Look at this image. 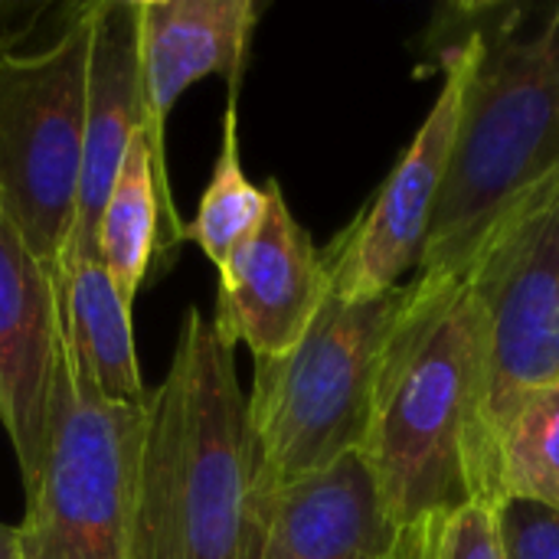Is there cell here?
I'll list each match as a JSON object with an SVG mask.
<instances>
[{
  "mask_svg": "<svg viewBox=\"0 0 559 559\" xmlns=\"http://www.w3.org/2000/svg\"><path fill=\"white\" fill-rule=\"evenodd\" d=\"M449 29L472 39L445 187L416 288L459 282L491 229L559 170V3L455 7Z\"/></svg>",
  "mask_w": 559,
  "mask_h": 559,
  "instance_id": "1",
  "label": "cell"
},
{
  "mask_svg": "<svg viewBox=\"0 0 559 559\" xmlns=\"http://www.w3.org/2000/svg\"><path fill=\"white\" fill-rule=\"evenodd\" d=\"M233 344L187 308L167 377L147 393L131 559H255V436Z\"/></svg>",
  "mask_w": 559,
  "mask_h": 559,
  "instance_id": "2",
  "label": "cell"
},
{
  "mask_svg": "<svg viewBox=\"0 0 559 559\" xmlns=\"http://www.w3.org/2000/svg\"><path fill=\"white\" fill-rule=\"evenodd\" d=\"M481 367L485 318L468 275L442 288L406 282L360 445L396 527L432 524L478 501Z\"/></svg>",
  "mask_w": 559,
  "mask_h": 559,
  "instance_id": "3",
  "label": "cell"
},
{
  "mask_svg": "<svg viewBox=\"0 0 559 559\" xmlns=\"http://www.w3.org/2000/svg\"><path fill=\"white\" fill-rule=\"evenodd\" d=\"M403 305L406 285L364 301L328 292L288 354L255 360L246 400L259 462V524L285 485L360 452L380 364Z\"/></svg>",
  "mask_w": 559,
  "mask_h": 559,
  "instance_id": "4",
  "label": "cell"
},
{
  "mask_svg": "<svg viewBox=\"0 0 559 559\" xmlns=\"http://www.w3.org/2000/svg\"><path fill=\"white\" fill-rule=\"evenodd\" d=\"M465 275L485 318L475 498L495 504L508 426L527 400L559 386V170L491 229Z\"/></svg>",
  "mask_w": 559,
  "mask_h": 559,
  "instance_id": "5",
  "label": "cell"
},
{
  "mask_svg": "<svg viewBox=\"0 0 559 559\" xmlns=\"http://www.w3.org/2000/svg\"><path fill=\"white\" fill-rule=\"evenodd\" d=\"M92 3L36 52L0 46V213L59 275L79 200Z\"/></svg>",
  "mask_w": 559,
  "mask_h": 559,
  "instance_id": "6",
  "label": "cell"
},
{
  "mask_svg": "<svg viewBox=\"0 0 559 559\" xmlns=\"http://www.w3.org/2000/svg\"><path fill=\"white\" fill-rule=\"evenodd\" d=\"M144 406L105 403L59 357L46 455L16 527L23 559H131Z\"/></svg>",
  "mask_w": 559,
  "mask_h": 559,
  "instance_id": "7",
  "label": "cell"
},
{
  "mask_svg": "<svg viewBox=\"0 0 559 559\" xmlns=\"http://www.w3.org/2000/svg\"><path fill=\"white\" fill-rule=\"evenodd\" d=\"M439 33V59L445 79L436 105L373 200L321 252L328 292L337 298L364 301L386 295L406 285L423 259L452 164L462 102L475 59L468 36L449 26Z\"/></svg>",
  "mask_w": 559,
  "mask_h": 559,
  "instance_id": "8",
  "label": "cell"
},
{
  "mask_svg": "<svg viewBox=\"0 0 559 559\" xmlns=\"http://www.w3.org/2000/svg\"><path fill=\"white\" fill-rule=\"evenodd\" d=\"M269 206L255 233L219 269L213 324L226 344H246L252 360L288 354L328 295L321 252L295 219L282 183H265Z\"/></svg>",
  "mask_w": 559,
  "mask_h": 559,
  "instance_id": "9",
  "label": "cell"
},
{
  "mask_svg": "<svg viewBox=\"0 0 559 559\" xmlns=\"http://www.w3.org/2000/svg\"><path fill=\"white\" fill-rule=\"evenodd\" d=\"M436 527H396L364 452H350L269 501L255 559H429Z\"/></svg>",
  "mask_w": 559,
  "mask_h": 559,
  "instance_id": "10",
  "label": "cell"
},
{
  "mask_svg": "<svg viewBox=\"0 0 559 559\" xmlns=\"http://www.w3.org/2000/svg\"><path fill=\"white\" fill-rule=\"evenodd\" d=\"M59 357L56 282L0 213V426L10 436L23 488L36 481L46 455Z\"/></svg>",
  "mask_w": 559,
  "mask_h": 559,
  "instance_id": "11",
  "label": "cell"
},
{
  "mask_svg": "<svg viewBox=\"0 0 559 559\" xmlns=\"http://www.w3.org/2000/svg\"><path fill=\"white\" fill-rule=\"evenodd\" d=\"M138 23L141 0H92L79 200L59 272L75 259H98L95 233L105 200L115 187L131 141L144 131Z\"/></svg>",
  "mask_w": 559,
  "mask_h": 559,
  "instance_id": "12",
  "label": "cell"
},
{
  "mask_svg": "<svg viewBox=\"0 0 559 559\" xmlns=\"http://www.w3.org/2000/svg\"><path fill=\"white\" fill-rule=\"evenodd\" d=\"M259 26L255 0H141V98L144 138L157 174L167 180V115L206 75H223L239 95L249 46Z\"/></svg>",
  "mask_w": 559,
  "mask_h": 559,
  "instance_id": "13",
  "label": "cell"
},
{
  "mask_svg": "<svg viewBox=\"0 0 559 559\" xmlns=\"http://www.w3.org/2000/svg\"><path fill=\"white\" fill-rule=\"evenodd\" d=\"M62 360L72 377L105 403L144 406L147 386L141 380L134 350L131 305L118 295L98 259L69 262L59 278Z\"/></svg>",
  "mask_w": 559,
  "mask_h": 559,
  "instance_id": "14",
  "label": "cell"
},
{
  "mask_svg": "<svg viewBox=\"0 0 559 559\" xmlns=\"http://www.w3.org/2000/svg\"><path fill=\"white\" fill-rule=\"evenodd\" d=\"M183 242V223L174 213L170 187L154 167L144 131L131 141L115 187L105 200L95 255L115 282L118 295L134 308V298L151 272L154 252Z\"/></svg>",
  "mask_w": 559,
  "mask_h": 559,
  "instance_id": "15",
  "label": "cell"
},
{
  "mask_svg": "<svg viewBox=\"0 0 559 559\" xmlns=\"http://www.w3.org/2000/svg\"><path fill=\"white\" fill-rule=\"evenodd\" d=\"M269 206L265 187H255L239 157V95H229L226 115H223V141L213 164V174L206 180V190L197 203V213L190 223H183V242H197L200 252L216 265V272L226 265V259L255 233Z\"/></svg>",
  "mask_w": 559,
  "mask_h": 559,
  "instance_id": "16",
  "label": "cell"
},
{
  "mask_svg": "<svg viewBox=\"0 0 559 559\" xmlns=\"http://www.w3.org/2000/svg\"><path fill=\"white\" fill-rule=\"evenodd\" d=\"M524 498L559 511V386L524 403L495 459V501Z\"/></svg>",
  "mask_w": 559,
  "mask_h": 559,
  "instance_id": "17",
  "label": "cell"
},
{
  "mask_svg": "<svg viewBox=\"0 0 559 559\" xmlns=\"http://www.w3.org/2000/svg\"><path fill=\"white\" fill-rule=\"evenodd\" d=\"M498 537L504 559H559V511L524 501L501 498L495 501Z\"/></svg>",
  "mask_w": 559,
  "mask_h": 559,
  "instance_id": "18",
  "label": "cell"
},
{
  "mask_svg": "<svg viewBox=\"0 0 559 559\" xmlns=\"http://www.w3.org/2000/svg\"><path fill=\"white\" fill-rule=\"evenodd\" d=\"M429 559H504L491 501H465L436 527Z\"/></svg>",
  "mask_w": 559,
  "mask_h": 559,
  "instance_id": "19",
  "label": "cell"
},
{
  "mask_svg": "<svg viewBox=\"0 0 559 559\" xmlns=\"http://www.w3.org/2000/svg\"><path fill=\"white\" fill-rule=\"evenodd\" d=\"M16 13V7L13 3H0V46H13L20 36H26L29 33V26H23V29H10V16Z\"/></svg>",
  "mask_w": 559,
  "mask_h": 559,
  "instance_id": "20",
  "label": "cell"
},
{
  "mask_svg": "<svg viewBox=\"0 0 559 559\" xmlns=\"http://www.w3.org/2000/svg\"><path fill=\"white\" fill-rule=\"evenodd\" d=\"M0 559H23L16 527H10V524H0Z\"/></svg>",
  "mask_w": 559,
  "mask_h": 559,
  "instance_id": "21",
  "label": "cell"
}]
</instances>
